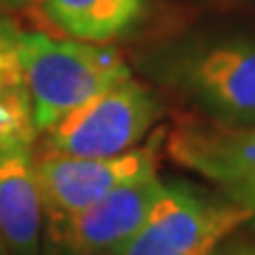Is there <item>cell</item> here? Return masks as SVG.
Segmentation results:
<instances>
[{
	"mask_svg": "<svg viewBox=\"0 0 255 255\" xmlns=\"http://www.w3.org/2000/svg\"><path fill=\"white\" fill-rule=\"evenodd\" d=\"M165 182L158 173L135 177L71 218L47 225L55 255H109L142 227Z\"/></svg>",
	"mask_w": 255,
	"mask_h": 255,
	"instance_id": "obj_6",
	"label": "cell"
},
{
	"mask_svg": "<svg viewBox=\"0 0 255 255\" xmlns=\"http://www.w3.org/2000/svg\"><path fill=\"white\" fill-rule=\"evenodd\" d=\"M28 0H0V5H5V7H12V9H17V7H24Z\"/></svg>",
	"mask_w": 255,
	"mask_h": 255,
	"instance_id": "obj_12",
	"label": "cell"
},
{
	"mask_svg": "<svg viewBox=\"0 0 255 255\" xmlns=\"http://www.w3.org/2000/svg\"><path fill=\"white\" fill-rule=\"evenodd\" d=\"M161 114L154 92L130 76L47 128L45 151L88 158L126 154L146 137Z\"/></svg>",
	"mask_w": 255,
	"mask_h": 255,
	"instance_id": "obj_4",
	"label": "cell"
},
{
	"mask_svg": "<svg viewBox=\"0 0 255 255\" xmlns=\"http://www.w3.org/2000/svg\"><path fill=\"white\" fill-rule=\"evenodd\" d=\"M156 146H135L126 154L102 158L43 151L33 158L43 218H47V225L71 218L121 184L156 173Z\"/></svg>",
	"mask_w": 255,
	"mask_h": 255,
	"instance_id": "obj_5",
	"label": "cell"
},
{
	"mask_svg": "<svg viewBox=\"0 0 255 255\" xmlns=\"http://www.w3.org/2000/svg\"><path fill=\"white\" fill-rule=\"evenodd\" d=\"M31 144L24 139H0V239L12 255L40 253L43 203Z\"/></svg>",
	"mask_w": 255,
	"mask_h": 255,
	"instance_id": "obj_8",
	"label": "cell"
},
{
	"mask_svg": "<svg viewBox=\"0 0 255 255\" xmlns=\"http://www.w3.org/2000/svg\"><path fill=\"white\" fill-rule=\"evenodd\" d=\"M0 255H12L9 253V248L5 246V241H2V239H0Z\"/></svg>",
	"mask_w": 255,
	"mask_h": 255,
	"instance_id": "obj_13",
	"label": "cell"
},
{
	"mask_svg": "<svg viewBox=\"0 0 255 255\" xmlns=\"http://www.w3.org/2000/svg\"><path fill=\"white\" fill-rule=\"evenodd\" d=\"M43 17L64 36L107 43L135 31L146 17L149 0H38Z\"/></svg>",
	"mask_w": 255,
	"mask_h": 255,
	"instance_id": "obj_9",
	"label": "cell"
},
{
	"mask_svg": "<svg viewBox=\"0 0 255 255\" xmlns=\"http://www.w3.org/2000/svg\"><path fill=\"white\" fill-rule=\"evenodd\" d=\"M36 132H45L76 107L130 78V66L114 47L88 40H59L40 31L14 28Z\"/></svg>",
	"mask_w": 255,
	"mask_h": 255,
	"instance_id": "obj_2",
	"label": "cell"
},
{
	"mask_svg": "<svg viewBox=\"0 0 255 255\" xmlns=\"http://www.w3.org/2000/svg\"><path fill=\"white\" fill-rule=\"evenodd\" d=\"M248 227H251V229H253V234H255V210H253V218H251V220H248Z\"/></svg>",
	"mask_w": 255,
	"mask_h": 255,
	"instance_id": "obj_14",
	"label": "cell"
},
{
	"mask_svg": "<svg viewBox=\"0 0 255 255\" xmlns=\"http://www.w3.org/2000/svg\"><path fill=\"white\" fill-rule=\"evenodd\" d=\"M109 255H111V253H109Z\"/></svg>",
	"mask_w": 255,
	"mask_h": 255,
	"instance_id": "obj_15",
	"label": "cell"
},
{
	"mask_svg": "<svg viewBox=\"0 0 255 255\" xmlns=\"http://www.w3.org/2000/svg\"><path fill=\"white\" fill-rule=\"evenodd\" d=\"M210 255H255V244H251V241H237L229 246L220 244Z\"/></svg>",
	"mask_w": 255,
	"mask_h": 255,
	"instance_id": "obj_11",
	"label": "cell"
},
{
	"mask_svg": "<svg viewBox=\"0 0 255 255\" xmlns=\"http://www.w3.org/2000/svg\"><path fill=\"white\" fill-rule=\"evenodd\" d=\"M36 126L19 62L14 28L0 24V139L33 142Z\"/></svg>",
	"mask_w": 255,
	"mask_h": 255,
	"instance_id": "obj_10",
	"label": "cell"
},
{
	"mask_svg": "<svg viewBox=\"0 0 255 255\" xmlns=\"http://www.w3.org/2000/svg\"><path fill=\"white\" fill-rule=\"evenodd\" d=\"M253 210L189 182H165L142 227L111 255H210Z\"/></svg>",
	"mask_w": 255,
	"mask_h": 255,
	"instance_id": "obj_3",
	"label": "cell"
},
{
	"mask_svg": "<svg viewBox=\"0 0 255 255\" xmlns=\"http://www.w3.org/2000/svg\"><path fill=\"white\" fill-rule=\"evenodd\" d=\"M139 66L208 123L255 126V36L191 33L168 40L139 57Z\"/></svg>",
	"mask_w": 255,
	"mask_h": 255,
	"instance_id": "obj_1",
	"label": "cell"
},
{
	"mask_svg": "<svg viewBox=\"0 0 255 255\" xmlns=\"http://www.w3.org/2000/svg\"><path fill=\"white\" fill-rule=\"evenodd\" d=\"M175 163L201 175L215 189L248 210H255V126L225 128L187 121L168 137Z\"/></svg>",
	"mask_w": 255,
	"mask_h": 255,
	"instance_id": "obj_7",
	"label": "cell"
}]
</instances>
